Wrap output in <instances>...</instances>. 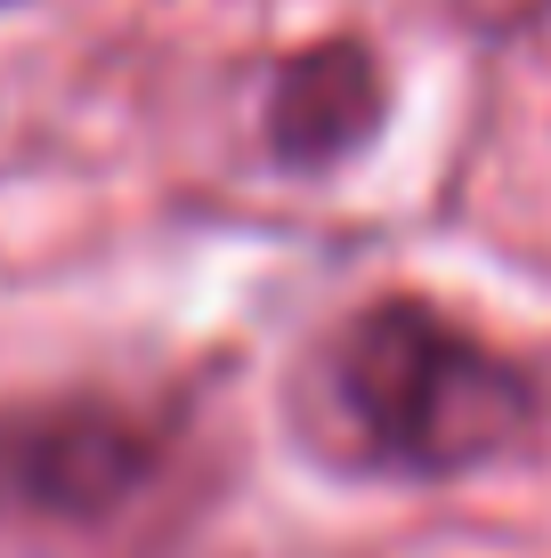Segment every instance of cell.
Returning a JSON list of instances; mask_svg holds the SVG:
<instances>
[{"mask_svg": "<svg viewBox=\"0 0 551 558\" xmlns=\"http://www.w3.org/2000/svg\"><path fill=\"white\" fill-rule=\"evenodd\" d=\"M382 57L366 41H316L284 57L268 82V146L292 170H333L382 130Z\"/></svg>", "mask_w": 551, "mask_h": 558, "instance_id": "obj_3", "label": "cell"}, {"mask_svg": "<svg viewBox=\"0 0 551 558\" xmlns=\"http://www.w3.org/2000/svg\"><path fill=\"white\" fill-rule=\"evenodd\" d=\"M463 25H479V33H527V25H543L551 16V0H446Z\"/></svg>", "mask_w": 551, "mask_h": 558, "instance_id": "obj_4", "label": "cell"}, {"mask_svg": "<svg viewBox=\"0 0 551 558\" xmlns=\"http://www.w3.org/2000/svg\"><path fill=\"white\" fill-rule=\"evenodd\" d=\"M309 437L349 470L463 477L519 453L536 380L430 300H373L325 340L309 373Z\"/></svg>", "mask_w": 551, "mask_h": 558, "instance_id": "obj_1", "label": "cell"}, {"mask_svg": "<svg viewBox=\"0 0 551 558\" xmlns=\"http://www.w3.org/2000/svg\"><path fill=\"white\" fill-rule=\"evenodd\" d=\"M163 477V437L130 413L65 405V413H16L0 421V518L41 526H98L139 486Z\"/></svg>", "mask_w": 551, "mask_h": 558, "instance_id": "obj_2", "label": "cell"}]
</instances>
